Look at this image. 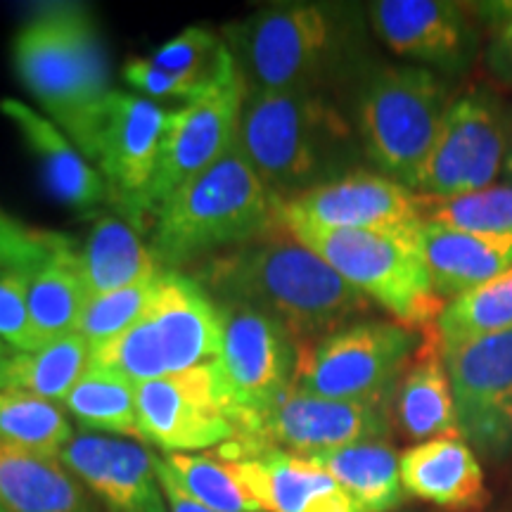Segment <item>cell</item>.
Returning a JSON list of instances; mask_svg holds the SVG:
<instances>
[{
  "label": "cell",
  "instance_id": "1",
  "mask_svg": "<svg viewBox=\"0 0 512 512\" xmlns=\"http://www.w3.org/2000/svg\"><path fill=\"white\" fill-rule=\"evenodd\" d=\"M192 278L216 304H245L275 318L297 347L358 323L373 309L285 228L200 261Z\"/></svg>",
  "mask_w": 512,
  "mask_h": 512
},
{
  "label": "cell",
  "instance_id": "2",
  "mask_svg": "<svg viewBox=\"0 0 512 512\" xmlns=\"http://www.w3.org/2000/svg\"><path fill=\"white\" fill-rule=\"evenodd\" d=\"M280 207L283 200L266 188L233 143L219 162L159 209L150 223V249L157 264L171 271L200 264L219 249L228 252L285 228Z\"/></svg>",
  "mask_w": 512,
  "mask_h": 512
},
{
  "label": "cell",
  "instance_id": "3",
  "mask_svg": "<svg viewBox=\"0 0 512 512\" xmlns=\"http://www.w3.org/2000/svg\"><path fill=\"white\" fill-rule=\"evenodd\" d=\"M235 145L266 188L287 202L342 176L351 128L320 93H245Z\"/></svg>",
  "mask_w": 512,
  "mask_h": 512
},
{
  "label": "cell",
  "instance_id": "4",
  "mask_svg": "<svg viewBox=\"0 0 512 512\" xmlns=\"http://www.w3.org/2000/svg\"><path fill=\"white\" fill-rule=\"evenodd\" d=\"M221 339L214 299L192 275L164 268L143 316L110 342L91 347V366L143 384L214 361Z\"/></svg>",
  "mask_w": 512,
  "mask_h": 512
},
{
  "label": "cell",
  "instance_id": "5",
  "mask_svg": "<svg viewBox=\"0 0 512 512\" xmlns=\"http://www.w3.org/2000/svg\"><path fill=\"white\" fill-rule=\"evenodd\" d=\"M15 72L62 131L112 93L110 67L88 8L46 5L12 41Z\"/></svg>",
  "mask_w": 512,
  "mask_h": 512
},
{
  "label": "cell",
  "instance_id": "6",
  "mask_svg": "<svg viewBox=\"0 0 512 512\" xmlns=\"http://www.w3.org/2000/svg\"><path fill=\"white\" fill-rule=\"evenodd\" d=\"M245 93H316L344 27L335 5L278 3L223 31Z\"/></svg>",
  "mask_w": 512,
  "mask_h": 512
},
{
  "label": "cell",
  "instance_id": "7",
  "mask_svg": "<svg viewBox=\"0 0 512 512\" xmlns=\"http://www.w3.org/2000/svg\"><path fill=\"white\" fill-rule=\"evenodd\" d=\"M285 230L316 252L347 283L413 330L437 323L444 302L434 292L418 235L337 230L285 223Z\"/></svg>",
  "mask_w": 512,
  "mask_h": 512
},
{
  "label": "cell",
  "instance_id": "8",
  "mask_svg": "<svg viewBox=\"0 0 512 512\" xmlns=\"http://www.w3.org/2000/svg\"><path fill=\"white\" fill-rule=\"evenodd\" d=\"M451 105L446 83L430 69L387 67L358 98V136L382 176L413 190Z\"/></svg>",
  "mask_w": 512,
  "mask_h": 512
},
{
  "label": "cell",
  "instance_id": "9",
  "mask_svg": "<svg viewBox=\"0 0 512 512\" xmlns=\"http://www.w3.org/2000/svg\"><path fill=\"white\" fill-rule=\"evenodd\" d=\"M422 342V330L396 320H358L347 328L299 344L294 387L342 401L392 406L396 384Z\"/></svg>",
  "mask_w": 512,
  "mask_h": 512
},
{
  "label": "cell",
  "instance_id": "10",
  "mask_svg": "<svg viewBox=\"0 0 512 512\" xmlns=\"http://www.w3.org/2000/svg\"><path fill=\"white\" fill-rule=\"evenodd\" d=\"M389 408L373 401L325 399L290 384L245 432L216 446L214 458L238 463L268 448L311 458L361 441L384 439L392 427Z\"/></svg>",
  "mask_w": 512,
  "mask_h": 512
},
{
  "label": "cell",
  "instance_id": "11",
  "mask_svg": "<svg viewBox=\"0 0 512 512\" xmlns=\"http://www.w3.org/2000/svg\"><path fill=\"white\" fill-rule=\"evenodd\" d=\"M169 112L155 100L112 91L69 131V140L98 171L110 202L136 226L138 204L155 176Z\"/></svg>",
  "mask_w": 512,
  "mask_h": 512
},
{
  "label": "cell",
  "instance_id": "12",
  "mask_svg": "<svg viewBox=\"0 0 512 512\" xmlns=\"http://www.w3.org/2000/svg\"><path fill=\"white\" fill-rule=\"evenodd\" d=\"M216 306L223 325L216 377L230 420L242 434L292 384L297 342L278 320L252 306Z\"/></svg>",
  "mask_w": 512,
  "mask_h": 512
},
{
  "label": "cell",
  "instance_id": "13",
  "mask_svg": "<svg viewBox=\"0 0 512 512\" xmlns=\"http://www.w3.org/2000/svg\"><path fill=\"white\" fill-rule=\"evenodd\" d=\"M508 155V133L498 102L484 91L451 100L437 138L415 178L413 192L458 197L494 185Z\"/></svg>",
  "mask_w": 512,
  "mask_h": 512
},
{
  "label": "cell",
  "instance_id": "14",
  "mask_svg": "<svg viewBox=\"0 0 512 512\" xmlns=\"http://www.w3.org/2000/svg\"><path fill=\"white\" fill-rule=\"evenodd\" d=\"M458 432L477 456L498 460L512 448V328L441 347Z\"/></svg>",
  "mask_w": 512,
  "mask_h": 512
},
{
  "label": "cell",
  "instance_id": "15",
  "mask_svg": "<svg viewBox=\"0 0 512 512\" xmlns=\"http://www.w3.org/2000/svg\"><path fill=\"white\" fill-rule=\"evenodd\" d=\"M245 86L242 81L169 112L157 169L138 204L136 228H150L171 197L211 169L235 143Z\"/></svg>",
  "mask_w": 512,
  "mask_h": 512
},
{
  "label": "cell",
  "instance_id": "16",
  "mask_svg": "<svg viewBox=\"0 0 512 512\" xmlns=\"http://www.w3.org/2000/svg\"><path fill=\"white\" fill-rule=\"evenodd\" d=\"M140 439L169 453L202 451L235 439L216 363L136 384Z\"/></svg>",
  "mask_w": 512,
  "mask_h": 512
},
{
  "label": "cell",
  "instance_id": "17",
  "mask_svg": "<svg viewBox=\"0 0 512 512\" xmlns=\"http://www.w3.org/2000/svg\"><path fill=\"white\" fill-rule=\"evenodd\" d=\"M285 223H311L337 230L418 235L422 228L418 195L392 178L373 171H347L283 202Z\"/></svg>",
  "mask_w": 512,
  "mask_h": 512
},
{
  "label": "cell",
  "instance_id": "18",
  "mask_svg": "<svg viewBox=\"0 0 512 512\" xmlns=\"http://www.w3.org/2000/svg\"><path fill=\"white\" fill-rule=\"evenodd\" d=\"M465 8L451 0H377L368 5V17L392 53L460 74L475 57Z\"/></svg>",
  "mask_w": 512,
  "mask_h": 512
},
{
  "label": "cell",
  "instance_id": "19",
  "mask_svg": "<svg viewBox=\"0 0 512 512\" xmlns=\"http://www.w3.org/2000/svg\"><path fill=\"white\" fill-rule=\"evenodd\" d=\"M60 463L110 512H169L155 456L136 441L76 432Z\"/></svg>",
  "mask_w": 512,
  "mask_h": 512
},
{
  "label": "cell",
  "instance_id": "20",
  "mask_svg": "<svg viewBox=\"0 0 512 512\" xmlns=\"http://www.w3.org/2000/svg\"><path fill=\"white\" fill-rule=\"evenodd\" d=\"M226 465L264 512H363L354 498L309 458L268 448Z\"/></svg>",
  "mask_w": 512,
  "mask_h": 512
},
{
  "label": "cell",
  "instance_id": "21",
  "mask_svg": "<svg viewBox=\"0 0 512 512\" xmlns=\"http://www.w3.org/2000/svg\"><path fill=\"white\" fill-rule=\"evenodd\" d=\"M401 484L406 496L448 512H477L489 503L482 463L463 437H437L403 451Z\"/></svg>",
  "mask_w": 512,
  "mask_h": 512
},
{
  "label": "cell",
  "instance_id": "22",
  "mask_svg": "<svg viewBox=\"0 0 512 512\" xmlns=\"http://www.w3.org/2000/svg\"><path fill=\"white\" fill-rule=\"evenodd\" d=\"M0 112L19 128L36 157L48 192L57 202L76 211H93L110 202L105 181L60 126L19 100H0Z\"/></svg>",
  "mask_w": 512,
  "mask_h": 512
},
{
  "label": "cell",
  "instance_id": "23",
  "mask_svg": "<svg viewBox=\"0 0 512 512\" xmlns=\"http://www.w3.org/2000/svg\"><path fill=\"white\" fill-rule=\"evenodd\" d=\"M420 249L444 304L512 268V233H465L422 223Z\"/></svg>",
  "mask_w": 512,
  "mask_h": 512
},
{
  "label": "cell",
  "instance_id": "24",
  "mask_svg": "<svg viewBox=\"0 0 512 512\" xmlns=\"http://www.w3.org/2000/svg\"><path fill=\"white\" fill-rule=\"evenodd\" d=\"M396 422L408 439L460 437L456 401L437 330H422V342L403 370L392 401Z\"/></svg>",
  "mask_w": 512,
  "mask_h": 512
},
{
  "label": "cell",
  "instance_id": "25",
  "mask_svg": "<svg viewBox=\"0 0 512 512\" xmlns=\"http://www.w3.org/2000/svg\"><path fill=\"white\" fill-rule=\"evenodd\" d=\"M0 503L8 512H95L60 458L5 444H0Z\"/></svg>",
  "mask_w": 512,
  "mask_h": 512
},
{
  "label": "cell",
  "instance_id": "26",
  "mask_svg": "<svg viewBox=\"0 0 512 512\" xmlns=\"http://www.w3.org/2000/svg\"><path fill=\"white\" fill-rule=\"evenodd\" d=\"M83 285L88 297L150 283L159 271L152 249L143 245L138 228L119 216H100L91 226L86 245L79 252Z\"/></svg>",
  "mask_w": 512,
  "mask_h": 512
},
{
  "label": "cell",
  "instance_id": "27",
  "mask_svg": "<svg viewBox=\"0 0 512 512\" xmlns=\"http://www.w3.org/2000/svg\"><path fill=\"white\" fill-rule=\"evenodd\" d=\"M147 62L166 74L176 86L178 100L195 102L235 86L238 64L226 38L202 27H188L155 50Z\"/></svg>",
  "mask_w": 512,
  "mask_h": 512
},
{
  "label": "cell",
  "instance_id": "28",
  "mask_svg": "<svg viewBox=\"0 0 512 512\" xmlns=\"http://www.w3.org/2000/svg\"><path fill=\"white\" fill-rule=\"evenodd\" d=\"M309 460L323 467L363 512H394L406 498L401 484V456L384 439L318 453Z\"/></svg>",
  "mask_w": 512,
  "mask_h": 512
},
{
  "label": "cell",
  "instance_id": "29",
  "mask_svg": "<svg viewBox=\"0 0 512 512\" xmlns=\"http://www.w3.org/2000/svg\"><path fill=\"white\" fill-rule=\"evenodd\" d=\"M88 299L91 297L83 285L79 252L74 245L57 252L48 264L31 273L27 302L41 347L79 330Z\"/></svg>",
  "mask_w": 512,
  "mask_h": 512
},
{
  "label": "cell",
  "instance_id": "30",
  "mask_svg": "<svg viewBox=\"0 0 512 512\" xmlns=\"http://www.w3.org/2000/svg\"><path fill=\"white\" fill-rule=\"evenodd\" d=\"M88 366H91V344L79 332H74L36 351H15L0 366V389L64 403Z\"/></svg>",
  "mask_w": 512,
  "mask_h": 512
},
{
  "label": "cell",
  "instance_id": "31",
  "mask_svg": "<svg viewBox=\"0 0 512 512\" xmlns=\"http://www.w3.org/2000/svg\"><path fill=\"white\" fill-rule=\"evenodd\" d=\"M62 408H67L88 430L140 439L136 384L110 370L88 366Z\"/></svg>",
  "mask_w": 512,
  "mask_h": 512
},
{
  "label": "cell",
  "instance_id": "32",
  "mask_svg": "<svg viewBox=\"0 0 512 512\" xmlns=\"http://www.w3.org/2000/svg\"><path fill=\"white\" fill-rule=\"evenodd\" d=\"M74 439L62 406L24 392L0 389V444L46 458H60Z\"/></svg>",
  "mask_w": 512,
  "mask_h": 512
},
{
  "label": "cell",
  "instance_id": "33",
  "mask_svg": "<svg viewBox=\"0 0 512 512\" xmlns=\"http://www.w3.org/2000/svg\"><path fill=\"white\" fill-rule=\"evenodd\" d=\"M512 328V268L475 287V290L451 299L441 309L434 330L441 347L463 344L467 339Z\"/></svg>",
  "mask_w": 512,
  "mask_h": 512
},
{
  "label": "cell",
  "instance_id": "34",
  "mask_svg": "<svg viewBox=\"0 0 512 512\" xmlns=\"http://www.w3.org/2000/svg\"><path fill=\"white\" fill-rule=\"evenodd\" d=\"M422 223L465 233H512V183L458 197L418 195Z\"/></svg>",
  "mask_w": 512,
  "mask_h": 512
},
{
  "label": "cell",
  "instance_id": "35",
  "mask_svg": "<svg viewBox=\"0 0 512 512\" xmlns=\"http://www.w3.org/2000/svg\"><path fill=\"white\" fill-rule=\"evenodd\" d=\"M166 467L174 475L178 486L216 512H264L256 505L247 491L242 489L226 463L214 456H192V453H171L164 458Z\"/></svg>",
  "mask_w": 512,
  "mask_h": 512
},
{
  "label": "cell",
  "instance_id": "36",
  "mask_svg": "<svg viewBox=\"0 0 512 512\" xmlns=\"http://www.w3.org/2000/svg\"><path fill=\"white\" fill-rule=\"evenodd\" d=\"M152 294H155V280L88 299L86 309H83L79 330L76 332H79L91 347H98L102 342H110V339L121 335V332L131 328V325L143 316L145 309L152 302Z\"/></svg>",
  "mask_w": 512,
  "mask_h": 512
},
{
  "label": "cell",
  "instance_id": "37",
  "mask_svg": "<svg viewBox=\"0 0 512 512\" xmlns=\"http://www.w3.org/2000/svg\"><path fill=\"white\" fill-rule=\"evenodd\" d=\"M74 242L53 230L29 228L0 214V268L3 271H36Z\"/></svg>",
  "mask_w": 512,
  "mask_h": 512
},
{
  "label": "cell",
  "instance_id": "38",
  "mask_svg": "<svg viewBox=\"0 0 512 512\" xmlns=\"http://www.w3.org/2000/svg\"><path fill=\"white\" fill-rule=\"evenodd\" d=\"M34 271L0 273V339L15 351L41 349L29 316V280Z\"/></svg>",
  "mask_w": 512,
  "mask_h": 512
},
{
  "label": "cell",
  "instance_id": "39",
  "mask_svg": "<svg viewBox=\"0 0 512 512\" xmlns=\"http://www.w3.org/2000/svg\"><path fill=\"white\" fill-rule=\"evenodd\" d=\"M486 29V67L498 81L512 86V0H486L467 5Z\"/></svg>",
  "mask_w": 512,
  "mask_h": 512
},
{
  "label": "cell",
  "instance_id": "40",
  "mask_svg": "<svg viewBox=\"0 0 512 512\" xmlns=\"http://www.w3.org/2000/svg\"><path fill=\"white\" fill-rule=\"evenodd\" d=\"M155 467H157V475H159V484H162V489H164L166 505H169V512H216V510H209L207 505L197 503L195 498H190L188 494H185L162 458L155 456Z\"/></svg>",
  "mask_w": 512,
  "mask_h": 512
},
{
  "label": "cell",
  "instance_id": "41",
  "mask_svg": "<svg viewBox=\"0 0 512 512\" xmlns=\"http://www.w3.org/2000/svg\"><path fill=\"white\" fill-rule=\"evenodd\" d=\"M12 354H15V349L8 347V344H5L3 339H0V366H3V363L8 361V358H10Z\"/></svg>",
  "mask_w": 512,
  "mask_h": 512
},
{
  "label": "cell",
  "instance_id": "42",
  "mask_svg": "<svg viewBox=\"0 0 512 512\" xmlns=\"http://www.w3.org/2000/svg\"><path fill=\"white\" fill-rule=\"evenodd\" d=\"M503 171H505V176H508L510 181H512V140H510V143H508V155H505Z\"/></svg>",
  "mask_w": 512,
  "mask_h": 512
},
{
  "label": "cell",
  "instance_id": "43",
  "mask_svg": "<svg viewBox=\"0 0 512 512\" xmlns=\"http://www.w3.org/2000/svg\"><path fill=\"white\" fill-rule=\"evenodd\" d=\"M0 512H8V510H5V508H3V503H0Z\"/></svg>",
  "mask_w": 512,
  "mask_h": 512
}]
</instances>
